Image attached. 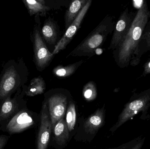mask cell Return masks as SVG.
<instances>
[{"label":"cell","instance_id":"14","mask_svg":"<svg viewBox=\"0 0 150 149\" xmlns=\"http://www.w3.org/2000/svg\"><path fill=\"white\" fill-rule=\"evenodd\" d=\"M59 29L56 22L51 17L45 21L41 29V35L44 40L49 45L56 43L59 37Z\"/></svg>","mask_w":150,"mask_h":149},{"label":"cell","instance_id":"4","mask_svg":"<svg viewBox=\"0 0 150 149\" xmlns=\"http://www.w3.org/2000/svg\"><path fill=\"white\" fill-rule=\"evenodd\" d=\"M35 22L33 31L31 34L34 53L33 60L37 70L42 71L49 65L54 55L49 51L42 37L39 16H35Z\"/></svg>","mask_w":150,"mask_h":149},{"label":"cell","instance_id":"20","mask_svg":"<svg viewBox=\"0 0 150 149\" xmlns=\"http://www.w3.org/2000/svg\"><path fill=\"white\" fill-rule=\"evenodd\" d=\"M66 121L69 133H72L75 129L76 122V106L74 101H70L66 113Z\"/></svg>","mask_w":150,"mask_h":149},{"label":"cell","instance_id":"24","mask_svg":"<svg viewBox=\"0 0 150 149\" xmlns=\"http://www.w3.org/2000/svg\"><path fill=\"white\" fill-rule=\"evenodd\" d=\"M143 143V141L140 142L130 149H142Z\"/></svg>","mask_w":150,"mask_h":149},{"label":"cell","instance_id":"18","mask_svg":"<svg viewBox=\"0 0 150 149\" xmlns=\"http://www.w3.org/2000/svg\"><path fill=\"white\" fill-rule=\"evenodd\" d=\"M46 89V84L44 79L39 76L31 80L29 85L25 86V95L33 97L44 93Z\"/></svg>","mask_w":150,"mask_h":149},{"label":"cell","instance_id":"25","mask_svg":"<svg viewBox=\"0 0 150 149\" xmlns=\"http://www.w3.org/2000/svg\"><path fill=\"white\" fill-rule=\"evenodd\" d=\"M103 50L101 48H97L95 50V55L97 54L98 55H100L103 53Z\"/></svg>","mask_w":150,"mask_h":149},{"label":"cell","instance_id":"2","mask_svg":"<svg viewBox=\"0 0 150 149\" xmlns=\"http://www.w3.org/2000/svg\"><path fill=\"white\" fill-rule=\"evenodd\" d=\"M28 68L23 58L6 62L0 75V102L22 88L28 80Z\"/></svg>","mask_w":150,"mask_h":149},{"label":"cell","instance_id":"23","mask_svg":"<svg viewBox=\"0 0 150 149\" xmlns=\"http://www.w3.org/2000/svg\"><path fill=\"white\" fill-rule=\"evenodd\" d=\"M9 137L6 135L0 136V149L4 148L8 143Z\"/></svg>","mask_w":150,"mask_h":149},{"label":"cell","instance_id":"15","mask_svg":"<svg viewBox=\"0 0 150 149\" xmlns=\"http://www.w3.org/2000/svg\"><path fill=\"white\" fill-rule=\"evenodd\" d=\"M52 131L54 141L58 145L64 146L68 142L70 134L65 118H62L56 123Z\"/></svg>","mask_w":150,"mask_h":149},{"label":"cell","instance_id":"16","mask_svg":"<svg viewBox=\"0 0 150 149\" xmlns=\"http://www.w3.org/2000/svg\"><path fill=\"white\" fill-rule=\"evenodd\" d=\"M30 15L46 17L51 8L44 0H23Z\"/></svg>","mask_w":150,"mask_h":149},{"label":"cell","instance_id":"10","mask_svg":"<svg viewBox=\"0 0 150 149\" xmlns=\"http://www.w3.org/2000/svg\"><path fill=\"white\" fill-rule=\"evenodd\" d=\"M52 131V123L46 99L43 101L40 116V125L37 137V149H47Z\"/></svg>","mask_w":150,"mask_h":149},{"label":"cell","instance_id":"1","mask_svg":"<svg viewBox=\"0 0 150 149\" xmlns=\"http://www.w3.org/2000/svg\"><path fill=\"white\" fill-rule=\"evenodd\" d=\"M150 19V10L146 1H143L133 23L122 42L113 51L114 59L121 68L127 67L138 47L140 38Z\"/></svg>","mask_w":150,"mask_h":149},{"label":"cell","instance_id":"21","mask_svg":"<svg viewBox=\"0 0 150 149\" xmlns=\"http://www.w3.org/2000/svg\"><path fill=\"white\" fill-rule=\"evenodd\" d=\"M83 94L86 100L88 101H92L97 98V87L93 81H89L85 85L83 88Z\"/></svg>","mask_w":150,"mask_h":149},{"label":"cell","instance_id":"9","mask_svg":"<svg viewBox=\"0 0 150 149\" xmlns=\"http://www.w3.org/2000/svg\"><path fill=\"white\" fill-rule=\"evenodd\" d=\"M46 99L47 101L52 131L56 123L62 118H65L67 109L68 98L63 93L57 92Z\"/></svg>","mask_w":150,"mask_h":149},{"label":"cell","instance_id":"13","mask_svg":"<svg viewBox=\"0 0 150 149\" xmlns=\"http://www.w3.org/2000/svg\"><path fill=\"white\" fill-rule=\"evenodd\" d=\"M150 50V19L145 26L140 38L138 47L129 65L135 66L140 64L141 58L144 54Z\"/></svg>","mask_w":150,"mask_h":149},{"label":"cell","instance_id":"19","mask_svg":"<svg viewBox=\"0 0 150 149\" xmlns=\"http://www.w3.org/2000/svg\"><path fill=\"white\" fill-rule=\"evenodd\" d=\"M83 62V60H80L66 66H58L53 69V73L58 78H67L73 75Z\"/></svg>","mask_w":150,"mask_h":149},{"label":"cell","instance_id":"6","mask_svg":"<svg viewBox=\"0 0 150 149\" xmlns=\"http://www.w3.org/2000/svg\"><path fill=\"white\" fill-rule=\"evenodd\" d=\"M25 86L18 89L14 97L9 96L0 102V123H6L19 111L27 107L23 99Z\"/></svg>","mask_w":150,"mask_h":149},{"label":"cell","instance_id":"17","mask_svg":"<svg viewBox=\"0 0 150 149\" xmlns=\"http://www.w3.org/2000/svg\"><path fill=\"white\" fill-rule=\"evenodd\" d=\"M88 0L73 1L67 9L65 15V29H67L73 23Z\"/></svg>","mask_w":150,"mask_h":149},{"label":"cell","instance_id":"11","mask_svg":"<svg viewBox=\"0 0 150 149\" xmlns=\"http://www.w3.org/2000/svg\"><path fill=\"white\" fill-rule=\"evenodd\" d=\"M91 0L87 1V2L81 10L74 21L67 29L64 36L58 41L57 44L55 45L54 50L52 52L54 55L57 54L62 50H65L67 45L71 42L76 32L79 29L83 19L91 6Z\"/></svg>","mask_w":150,"mask_h":149},{"label":"cell","instance_id":"3","mask_svg":"<svg viewBox=\"0 0 150 149\" xmlns=\"http://www.w3.org/2000/svg\"><path fill=\"white\" fill-rule=\"evenodd\" d=\"M115 25L112 17L108 15L68 57L94 56L95 50L103 45L108 35L114 31Z\"/></svg>","mask_w":150,"mask_h":149},{"label":"cell","instance_id":"8","mask_svg":"<svg viewBox=\"0 0 150 149\" xmlns=\"http://www.w3.org/2000/svg\"><path fill=\"white\" fill-rule=\"evenodd\" d=\"M136 14V13L130 11L128 8L121 13L115 24L108 50H114L122 42L130 29Z\"/></svg>","mask_w":150,"mask_h":149},{"label":"cell","instance_id":"12","mask_svg":"<svg viewBox=\"0 0 150 149\" xmlns=\"http://www.w3.org/2000/svg\"><path fill=\"white\" fill-rule=\"evenodd\" d=\"M105 106L98 108L86 120L83 124V131L88 141L93 139L100 129L104 125L105 120Z\"/></svg>","mask_w":150,"mask_h":149},{"label":"cell","instance_id":"22","mask_svg":"<svg viewBox=\"0 0 150 149\" xmlns=\"http://www.w3.org/2000/svg\"><path fill=\"white\" fill-rule=\"evenodd\" d=\"M144 71L143 73V76L145 77L146 75L150 74V54L149 57L146 63L143 66Z\"/></svg>","mask_w":150,"mask_h":149},{"label":"cell","instance_id":"7","mask_svg":"<svg viewBox=\"0 0 150 149\" xmlns=\"http://www.w3.org/2000/svg\"><path fill=\"white\" fill-rule=\"evenodd\" d=\"M37 115L25 108L6 124L5 130L9 134H18L33 127L37 122Z\"/></svg>","mask_w":150,"mask_h":149},{"label":"cell","instance_id":"5","mask_svg":"<svg viewBox=\"0 0 150 149\" xmlns=\"http://www.w3.org/2000/svg\"><path fill=\"white\" fill-rule=\"evenodd\" d=\"M150 106V88L133 95L124 107L115 124L110 129L114 133L121 126L141 112L144 113Z\"/></svg>","mask_w":150,"mask_h":149},{"label":"cell","instance_id":"26","mask_svg":"<svg viewBox=\"0 0 150 149\" xmlns=\"http://www.w3.org/2000/svg\"><path fill=\"white\" fill-rule=\"evenodd\" d=\"M127 145L124 144V145H122V146H120V147H117V148H109L108 149H126Z\"/></svg>","mask_w":150,"mask_h":149}]
</instances>
